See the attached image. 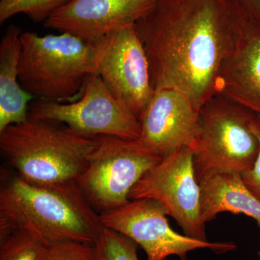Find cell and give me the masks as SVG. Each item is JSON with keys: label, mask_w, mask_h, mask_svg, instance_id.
Masks as SVG:
<instances>
[{"label": "cell", "mask_w": 260, "mask_h": 260, "mask_svg": "<svg viewBox=\"0 0 260 260\" xmlns=\"http://www.w3.org/2000/svg\"><path fill=\"white\" fill-rule=\"evenodd\" d=\"M88 164L77 183L99 213L126 204L135 184L162 159L138 140L98 136Z\"/></svg>", "instance_id": "6"}, {"label": "cell", "mask_w": 260, "mask_h": 260, "mask_svg": "<svg viewBox=\"0 0 260 260\" xmlns=\"http://www.w3.org/2000/svg\"><path fill=\"white\" fill-rule=\"evenodd\" d=\"M22 34L20 27L10 25L0 43V132L29 117L28 103L32 97L18 80Z\"/></svg>", "instance_id": "15"}, {"label": "cell", "mask_w": 260, "mask_h": 260, "mask_svg": "<svg viewBox=\"0 0 260 260\" xmlns=\"http://www.w3.org/2000/svg\"><path fill=\"white\" fill-rule=\"evenodd\" d=\"M161 203L187 237L208 241L201 218V189L190 147L171 154L152 168L132 189L129 200Z\"/></svg>", "instance_id": "9"}, {"label": "cell", "mask_w": 260, "mask_h": 260, "mask_svg": "<svg viewBox=\"0 0 260 260\" xmlns=\"http://www.w3.org/2000/svg\"><path fill=\"white\" fill-rule=\"evenodd\" d=\"M246 13L260 21V0H229Z\"/></svg>", "instance_id": "21"}, {"label": "cell", "mask_w": 260, "mask_h": 260, "mask_svg": "<svg viewBox=\"0 0 260 260\" xmlns=\"http://www.w3.org/2000/svg\"><path fill=\"white\" fill-rule=\"evenodd\" d=\"M103 226L100 215L78 183L42 186L15 174L0 188V242L17 230L35 234L43 244L77 241L94 244Z\"/></svg>", "instance_id": "2"}, {"label": "cell", "mask_w": 260, "mask_h": 260, "mask_svg": "<svg viewBox=\"0 0 260 260\" xmlns=\"http://www.w3.org/2000/svg\"><path fill=\"white\" fill-rule=\"evenodd\" d=\"M216 95L260 116V21L247 14L220 70Z\"/></svg>", "instance_id": "13"}, {"label": "cell", "mask_w": 260, "mask_h": 260, "mask_svg": "<svg viewBox=\"0 0 260 260\" xmlns=\"http://www.w3.org/2000/svg\"><path fill=\"white\" fill-rule=\"evenodd\" d=\"M158 0H71L49 17L44 26L95 45L151 13Z\"/></svg>", "instance_id": "12"}, {"label": "cell", "mask_w": 260, "mask_h": 260, "mask_svg": "<svg viewBox=\"0 0 260 260\" xmlns=\"http://www.w3.org/2000/svg\"><path fill=\"white\" fill-rule=\"evenodd\" d=\"M43 244L32 233L15 231L0 242V260H37Z\"/></svg>", "instance_id": "18"}, {"label": "cell", "mask_w": 260, "mask_h": 260, "mask_svg": "<svg viewBox=\"0 0 260 260\" xmlns=\"http://www.w3.org/2000/svg\"><path fill=\"white\" fill-rule=\"evenodd\" d=\"M37 260H97L94 244L63 241L43 244Z\"/></svg>", "instance_id": "19"}, {"label": "cell", "mask_w": 260, "mask_h": 260, "mask_svg": "<svg viewBox=\"0 0 260 260\" xmlns=\"http://www.w3.org/2000/svg\"><path fill=\"white\" fill-rule=\"evenodd\" d=\"M254 112L216 95L201 108L190 148L197 179L211 172L242 174L254 166L259 143L251 127Z\"/></svg>", "instance_id": "5"}, {"label": "cell", "mask_w": 260, "mask_h": 260, "mask_svg": "<svg viewBox=\"0 0 260 260\" xmlns=\"http://www.w3.org/2000/svg\"><path fill=\"white\" fill-rule=\"evenodd\" d=\"M251 127L259 140V153L253 167L241 175L249 190L260 199V116L255 113L251 118Z\"/></svg>", "instance_id": "20"}, {"label": "cell", "mask_w": 260, "mask_h": 260, "mask_svg": "<svg viewBox=\"0 0 260 260\" xmlns=\"http://www.w3.org/2000/svg\"><path fill=\"white\" fill-rule=\"evenodd\" d=\"M201 109L187 94L176 88L155 90L140 119L142 147L164 159L190 147L198 133Z\"/></svg>", "instance_id": "11"}, {"label": "cell", "mask_w": 260, "mask_h": 260, "mask_svg": "<svg viewBox=\"0 0 260 260\" xmlns=\"http://www.w3.org/2000/svg\"><path fill=\"white\" fill-rule=\"evenodd\" d=\"M94 245L97 260H139V246L129 238L107 228H103Z\"/></svg>", "instance_id": "17"}, {"label": "cell", "mask_w": 260, "mask_h": 260, "mask_svg": "<svg viewBox=\"0 0 260 260\" xmlns=\"http://www.w3.org/2000/svg\"><path fill=\"white\" fill-rule=\"evenodd\" d=\"M103 226L125 236L143 248L146 260H167L170 256L186 260L187 254L200 249L218 253L234 251L232 242H210L179 234L167 218L169 212L156 200H129L126 204L99 213Z\"/></svg>", "instance_id": "8"}, {"label": "cell", "mask_w": 260, "mask_h": 260, "mask_svg": "<svg viewBox=\"0 0 260 260\" xmlns=\"http://www.w3.org/2000/svg\"><path fill=\"white\" fill-rule=\"evenodd\" d=\"M199 184L203 223L215 220L220 213L229 212L250 217L260 228V199L249 190L241 174L211 172L202 177Z\"/></svg>", "instance_id": "14"}, {"label": "cell", "mask_w": 260, "mask_h": 260, "mask_svg": "<svg viewBox=\"0 0 260 260\" xmlns=\"http://www.w3.org/2000/svg\"><path fill=\"white\" fill-rule=\"evenodd\" d=\"M71 0H1L0 24L19 13L27 15L34 23L45 22L53 13Z\"/></svg>", "instance_id": "16"}, {"label": "cell", "mask_w": 260, "mask_h": 260, "mask_svg": "<svg viewBox=\"0 0 260 260\" xmlns=\"http://www.w3.org/2000/svg\"><path fill=\"white\" fill-rule=\"evenodd\" d=\"M77 102L62 104L37 100L29 105V115L61 123L76 134L88 138L112 136L125 140L139 139L140 121L116 100L99 75L87 77Z\"/></svg>", "instance_id": "7"}, {"label": "cell", "mask_w": 260, "mask_h": 260, "mask_svg": "<svg viewBox=\"0 0 260 260\" xmlns=\"http://www.w3.org/2000/svg\"><path fill=\"white\" fill-rule=\"evenodd\" d=\"M95 46V74L101 77L113 96L140 120L155 89L135 24L111 32Z\"/></svg>", "instance_id": "10"}, {"label": "cell", "mask_w": 260, "mask_h": 260, "mask_svg": "<svg viewBox=\"0 0 260 260\" xmlns=\"http://www.w3.org/2000/svg\"><path fill=\"white\" fill-rule=\"evenodd\" d=\"M258 254H259V259H260V248H259V253H258Z\"/></svg>", "instance_id": "22"}, {"label": "cell", "mask_w": 260, "mask_h": 260, "mask_svg": "<svg viewBox=\"0 0 260 260\" xmlns=\"http://www.w3.org/2000/svg\"><path fill=\"white\" fill-rule=\"evenodd\" d=\"M246 15L229 0H158L135 24L155 90L178 89L201 109L216 95Z\"/></svg>", "instance_id": "1"}, {"label": "cell", "mask_w": 260, "mask_h": 260, "mask_svg": "<svg viewBox=\"0 0 260 260\" xmlns=\"http://www.w3.org/2000/svg\"><path fill=\"white\" fill-rule=\"evenodd\" d=\"M96 143V137L82 136L61 123L30 115L0 132L3 156L18 177L36 185L77 182Z\"/></svg>", "instance_id": "3"}, {"label": "cell", "mask_w": 260, "mask_h": 260, "mask_svg": "<svg viewBox=\"0 0 260 260\" xmlns=\"http://www.w3.org/2000/svg\"><path fill=\"white\" fill-rule=\"evenodd\" d=\"M95 46L67 32L21 35L18 80L37 100L61 102L81 93L87 77L95 73Z\"/></svg>", "instance_id": "4"}]
</instances>
